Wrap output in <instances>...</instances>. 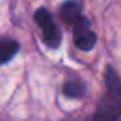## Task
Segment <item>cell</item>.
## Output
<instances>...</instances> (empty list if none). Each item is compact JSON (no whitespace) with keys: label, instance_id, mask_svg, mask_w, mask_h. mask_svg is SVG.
Here are the masks:
<instances>
[{"label":"cell","instance_id":"cell-1","mask_svg":"<svg viewBox=\"0 0 121 121\" xmlns=\"http://www.w3.org/2000/svg\"><path fill=\"white\" fill-rule=\"evenodd\" d=\"M107 92L101 98L92 121H117L121 115V80L112 68L106 69Z\"/></svg>","mask_w":121,"mask_h":121},{"label":"cell","instance_id":"cell-2","mask_svg":"<svg viewBox=\"0 0 121 121\" xmlns=\"http://www.w3.org/2000/svg\"><path fill=\"white\" fill-rule=\"evenodd\" d=\"M35 22L41 29L44 43L49 48H54V49L58 48L60 41H61V37H60V32L57 29L55 23H54L52 17H51V14L48 12V9H44V8L37 9L35 11Z\"/></svg>","mask_w":121,"mask_h":121},{"label":"cell","instance_id":"cell-3","mask_svg":"<svg viewBox=\"0 0 121 121\" xmlns=\"http://www.w3.org/2000/svg\"><path fill=\"white\" fill-rule=\"evenodd\" d=\"M74 41L81 51H91L97 43V35L84 17H81L74 25Z\"/></svg>","mask_w":121,"mask_h":121},{"label":"cell","instance_id":"cell-4","mask_svg":"<svg viewBox=\"0 0 121 121\" xmlns=\"http://www.w3.org/2000/svg\"><path fill=\"white\" fill-rule=\"evenodd\" d=\"M60 15L68 25H75L83 17L80 5L74 0H68L66 3H63L61 8H60Z\"/></svg>","mask_w":121,"mask_h":121},{"label":"cell","instance_id":"cell-5","mask_svg":"<svg viewBox=\"0 0 121 121\" xmlns=\"http://www.w3.org/2000/svg\"><path fill=\"white\" fill-rule=\"evenodd\" d=\"M18 52V43L12 39L2 37L0 39V66L8 63Z\"/></svg>","mask_w":121,"mask_h":121},{"label":"cell","instance_id":"cell-6","mask_svg":"<svg viewBox=\"0 0 121 121\" xmlns=\"http://www.w3.org/2000/svg\"><path fill=\"white\" fill-rule=\"evenodd\" d=\"M84 92H86V86L80 80H69L63 86V94L71 98H80L84 95Z\"/></svg>","mask_w":121,"mask_h":121}]
</instances>
